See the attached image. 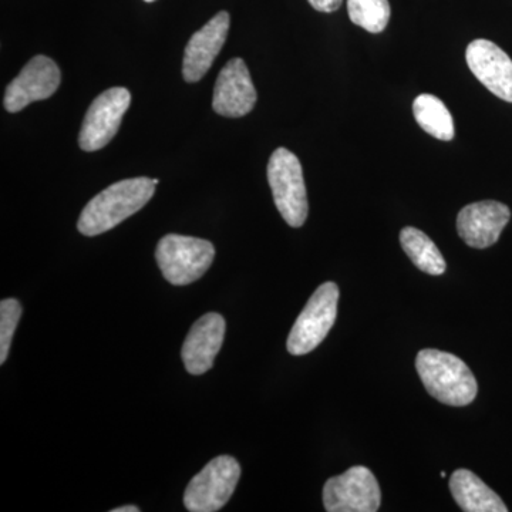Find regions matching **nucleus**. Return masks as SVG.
<instances>
[{
  "instance_id": "obj_1",
  "label": "nucleus",
  "mask_w": 512,
  "mask_h": 512,
  "mask_svg": "<svg viewBox=\"0 0 512 512\" xmlns=\"http://www.w3.org/2000/svg\"><path fill=\"white\" fill-rule=\"evenodd\" d=\"M154 178H128L97 194L80 214L77 229L86 237H96L116 228L140 211L156 192Z\"/></svg>"
},
{
  "instance_id": "obj_2",
  "label": "nucleus",
  "mask_w": 512,
  "mask_h": 512,
  "mask_svg": "<svg viewBox=\"0 0 512 512\" xmlns=\"http://www.w3.org/2000/svg\"><path fill=\"white\" fill-rule=\"evenodd\" d=\"M416 369L427 392L448 406L463 407L477 397L476 377L470 367L451 353L436 349L421 350Z\"/></svg>"
},
{
  "instance_id": "obj_3",
  "label": "nucleus",
  "mask_w": 512,
  "mask_h": 512,
  "mask_svg": "<svg viewBox=\"0 0 512 512\" xmlns=\"http://www.w3.org/2000/svg\"><path fill=\"white\" fill-rule=\"evenodd\" d=\"M214 258L215 248L210 241L184 235H165L156 249L161 274L175 286L198 281L211 268Z\"/></svg>"
},
{
  "instance_id": "obj_4",
  "label": "nucleus",
  "mask_w": 512,
  "mask_h": 512,
  "mask_svg": "<svg viewBox=\"0 0 512 512\" xmlns=\"http://www.w3.org/2000/svg\"><path fill=\"white\" fill-rule=\"evenodd\" d=\"M268 181L279 214L292 228L302 227L309 204L301 161L286 148H276L269 158Z\"/></svg>"
},
{
  "instance_id": "obj_5",
  "label": "nucleus",
  "mask_w": 512,
  "mask_h": 512,
  "mask_svg": "<svg viewBox=\"0 0 512 512\" xmlns=\"http://www.w3.org/2000/svg\"><path fill=\"white\" fill-rule=\"evenodd\" d=\"M339 288L326 282L316 289L289 333L286 348L293 356H303L318 348L335 325Z\"/></svg>"
},
{
  "instance_id": "obj_6",
  "label": "nucleus",
  "mask_w": 512,
  "mask_h": 512,
  "mask_svg": "<svg viewBox=\"0 0 512 512\" xmlns=\"http://www.w3.org/2000/svg\"><path fill=\"white\" fill-rule=\"evenodd\" d=\"M239 477L241 466L234 457L214 458L188 484L185 508L191 512L220 511L234 494Z\"/></svg>"
},
{
  "instance_id": "obj_7",
  "label": "nucleus",
  "mask_w": 512,
  "mask_h": 512,
  "mask_svg": "<svg viewBox=\"0 0 512 512\" xmlns=\"http://www.w3.org/2000/svg\"><path fill=\"white\" fill-rule=\"evenodd\" d=\"M380 501L382 493L375 474L363 466L329 478L323 487V505L329 512H376Z\"/></svg>"
},
{
  "instance_id": "obj_8",
  "label": "nucleus",
  "mask_w": 512,
  "mask_h": 512,
  "mask_svg": "<svg viewBox=\"0 0 512 512\" xmlns=\"http://www.w3.org/2000/svg\"><path fill=\"white\" fill-rule=\"evenodd\" d=\"M130 104L131 94L126 87H113L96 97L83 120L80 148L93 153L106 147L116 137Z\"/></svg>"
},
{
  "instance_id": "obj_9",
  "label": "nucleus",
  "mask_w": 512,
  "mask_h": 512,
  "mask_svg": "<svg viewBox=\"0 0 512 512\" xmlns=\"http://www.w3.org/2000/svg\"><path fill=\"white\" fill-rule=\"evenodd\" d=\"M62 82V73L55 60L36 56L23 67L19 76L6 87L5 109L18 113L35 101L52 97Z\"/></svg>"
},
{
  "instance_id": "obj_10",
  "label": "nucleus",
  "mask_w": 512,
  "mask_h": 512,
  "mask_svg": "<svg viewBox=\"0 0 512 512\" xmlns=\"http://www.w3.org/2000/svg\"><path fill=\"white\" fill-rule=\"evenodd\" d=\"M256 100L258 94L247 64L242 59L229 60L215 82L212 109L222 117L239 119L251 113Z\"/></svg>"
},
{
  "instance_id": "obj_11",
  "label": "nucleus",
  "mask_w": 512,
  "mask_h": 512,
  "mask_svg": "<svg viewBox=\"0 0 512 512\" xmlns=\"http://www.w3.org/2000/svg\"><path fill=\"white\" fill-rule=\"evenodd\" d=\"M511 211L498 201H480L458 212L457 231L468 247L484 249L500 239L510 222Z\"/></svg>"
},
{
  "instance_id": "obj_12",
  "label": "nucleus",
  "mask_w": 512,
  "mask_h": 512,
  "mask_svg": "<svg viewBox=\"0 0 512 512\" xmlns=\"http://www.w3.org/2000/svg\"><path fill=\"white\" fill-rule=\"evenodd\" d=\"M466 60L478 82L494 96L512 103V60L490 40L477 39L468 45Z\"/></svg>"
},
{
  "instance_id": "obj_13",
  "label": "nucleus",
  "mask_w": 512,
  "mask_h": 512,
  "mask_svg": "<svg viewBox=\"0 0 512 512\" xmlns=\"http://www.w3.org/2000/svg\"><path fill=\"white\" fill-rule=\"evenodd\" d=\"M228 12H220L201 30L192 35L185 47L183 74L185 82L197 83L207 74L214 63L215 57L220 55L229 32Z\"/></svg>"
},
{
  "instance_id": "obj_14",
  "label": "nucleus",
  "mask_w": 512,
  "mask_h": 512,
  "mask_svg": "<svg viewBox=\"0 0 512 512\" xmlns=\"http://www.w3.org/2000/svg\"><path fill=\"white\" fill-rule=\"evenodd\" d=\"M225 336V319L220 313H207L192 325L185 339L181 357L191 375H204L214 365Z\"/></svg>"
},
{
  "instance_id": "obj_15",
  "label": "nucleus",
  "mask_w": 512,
  "mask_h": 512,
  "mask_svg": "<svg viewBox=\"0 0 512 512\" xmlns=\"http://www.w3.org/2000/svg\"><path fill=\"white\" fill-rule=\"evenodd\" d=\"M450 491L461 510L466 512H507L500 495L468 470L454 471Z\"/></svg>"
},
{
  "instance_id": "obj_16",
  "label": "nucleus",
  "mask_w": 512,
  "mask_h": 512,
  "mask_svg": "<svg viewBox=\"0 0 512 512\" xmlns=\"http://www.w3.org/2000/svg\"><path fill=\"white\" fill-rule=\"evenodd\" d=\"M400 244L410 261L420 271L433 276H440L446 272V259L443 258L436 244L420 229L403 228L400 232Z\"/></svg>"
},
{
  "instance_id": "obj_17",
  "label": "nucleus",
  "mask_w": 512,
  "mask_h": 512,
  "mask_svg": "<svg viewBox=\"0 0 512 512\" xmlns=\"http://www.w3.org/2000/svg\"><path fill=\"white\" fill-rule=\"evenodd\" d=\"M414 119L431 137L441 141L454 138V121L446 104L433 94H420L413 103Z\"/></svg>"
},
{
  "instance_id": "obj_18",
  "label": "nucleus",
  "mask_w": 512,
  "mask_h": 512,
  "mask_svg": "<svg viewBox=\"0 0 512 512\" xmlns=\"http://www.w3.org/2000/svg\"><path fill=\"white\" fill-rule=\"evenodd\" d=\"M349 18L370 33H380L389 25V0H348Z\"/></svg>"
},
{
  "instance_id": "obj_19",
  "label": "nucleus",
  "mask_w": 512,
  "mask_h": 512,
  "mask_svg": "<svg viewBox=\"0 0 512 512\" xmlns=\"http://www.w3.org/2000/svg\"><path fill=\"white\" fill-rule=\"evenodd\" d=\"M22 305L16 299H3L0 302V363H5L9 356L13 335L18 328Z\"/></svg>"
},
{
  "instance_id": "obj_20",
  "label": "nucleus",
  "mask_w": 512,
  "mask_h": 512,
  "mask_svg": "<svg viewBox=\"0 0 512 512\" xmlns=\"http://www.w3.org/2000/svg\"><path fill=\"white\" fill-rule=\"evenodd\" d=\"M313 9L322 13L336 12L342 6L343 0H308Z\"/></svg>"
},
{
  "instance_id": "obj_21",
  "label": "nucleus",
  "mask_w": 512,
  "mask_h": 512,
  "mask_svg": "<svg viewBox=\"0 0 512 512\" xmlns=\"http://www.w3.org/2000/svg\"><path fill=\"white\" fill-rule=\"evenodd\" d=\"M111 512H140L136 505H124V507L114 508Z\"/></svg>"
},
{
  "instance_id": "obj_22",
  "label": "nucleus",
  "mask_w": 512,
  "mask_h": 512,
  "mask_svg": "<svg viewBox=\"0 0 512 512\" xmlns=\"http://www.w3.org/2000/svg\"><path fill=\"white\" fill-rule=\"evenodd\" d=\"M144 2L151 3V2H154V0H144Z\"/></svg>"
}]
</instances>
